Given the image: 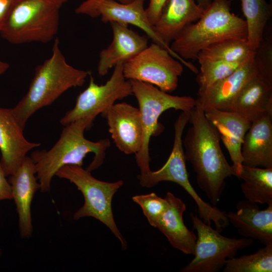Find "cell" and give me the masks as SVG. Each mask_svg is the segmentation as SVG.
<instances>
[{
  "label": "cell",
  "instance_id": "1",
  "mask_svg": "<svg viewBox=\"0 0 272 272\" xmlns=\"http://www.w3.org/2000/svg\"><path fill=\"white\" fill-rule=\"evenodd\" d=\"M189 122L191 125L182 140L184 157L192 167L198 187L215 206L220 200L226 180L236 175L223 152L217 129L196 101Z\"/></svg>",
  "mask_w": 272,
  "mask_h": 272
},
{
  "label": "cell",
  "instance_id": "2",
  "mask_svg": "<svg viewBox=\"0 0 272 272\" xmlns=\"http://www.w3.org/2000/svg\"><path fill=\"white\" fill-rule=\"evenodd\" d=\"M90 71L77 69L69 64L55 38L51 56L38 65L26 95L12 108L24 129L28 119L38 110L51 104L68 89L82 86Z\"/></svg>",
  "mask_w": 272,
  "mask_h": 272
},
{
  "label": "cell",
  "instance_id": "3",
  "mask_svg": "<svg viewBox=\"0 0 272 272\" xmlns=\"http://www.w3.org/2000/svg\"><path fill=\"white\" fill-rule=\"evenodd\" d=\"M60 137L49 150H36L31 155L42 192L48 191L53 177L63 166L76 165L82 166L87 154H94L92 161L86 169L89 171L98 168L104 162L106 150L110 147L108 139L96 142L85 138V122L82 119L64 126Z\"/></svg>",
  "mask_w": 272,
  "mask_h": 272
},
{
  "label": "cell",
  "instance_id": "4",
  "mask_svg": "<svg viewBox=\"0 0 272 272\" xmlns=\"http://www.w3.org/2000/svg\"><path fill=\"white\" fill-rule=\"evenodd\" d=\"M231 0H212L201 17L171 42V50L185 60H196L198 53L212 44L229 39L247 40L246 22L231 12Z\"/></svg>",
  "mask_w": 272,
  "mask_h": 272
},
{
  "label": "cell",
  "instance_id": "5",
  "mask_svg": "<svg viewBox=\"0 0 272 272\" xmlns=\"http://www.w3.org/2000/svg\"><path fill=\"white\" fill-rule=\"evenodd\" d=\"M190 112H183L178 116L174 124V138L171 153L164 165L159 169L151 170L145 174H139L137 178L141 185L152 187L162 181H171L181 186L195 202L198 217L205 223L211 225L213 223L218 230L224 228L228 223L226 213L214 206L205 201L191 184L186 169L182 143V135L189 122Z\"/></svg>",
  "mask_w": 272,
  "mask_h": 272
},
{
  "label": "cell",
  "instance_id": "6",
  "mask_svg": "<svg viewBox=\"0 0 272 272\" xmlns=\"http://www.w3.org/2000/svg\"><path fill=\"white\" fill-rule=\"evenodd\" d=\"M59 9L46 0H17L0 29L1 35L14 44L47 43L58 31Z\"/></svg>",
  "mask_w": 272,
  "mask_h": 272
},
{
  "label": "cell",
  "instance_id": "7",
  "mask_svg": "<svg viewBox=\"0 0 272 272\" xmlns=\"http://www.w3.org/2000/svg\"><path fill=\"white\" fill-rule=\"evenodd\" d=\"M56 176L74 183L84 196V205L74 214V220L93 217L105 225L120 241L125 250L127 244L115 223L112 208V198L123 184L119 180L105 182L94 177L86 169L76 165H66L58 170Z\"/></svg>",
  "mask_w": 272,
  "mask_h": 272
},
{
  "label": "cell",
  "instance_id": "8",
  "mask_svg": "<svg viewBox=\"0 0 272 272\" xmlns=\"http://www.w3.org/2000/svg\"><path fill=\"white\" fill-rule=\"evenodd\" d=\"M133 95L136 98L141 114L143 126V140L140 151L135 154V161L140 174L150 170L149 144L152 136L161 129L158 119L166 110L170 109L190 112L195 106L196 100L189 96H174L164 92L153 85L145 82L129 80Z\"/></svg>",
  "mask_w": 272,
  "mask_h": 272
},
{
  "label": "cell",
  "instance_id": "9",
  "mask_svg": "<svg viewBox=\"0 0 272 272\" xmlns=\"http://www.w3.org/2000/svg\"><path fill=\"white\" fill-rule=\"evenodd\" d=\"M123 65L122 62L117 63L110 78L103 85L97 84L90 74L88 86L78 95L73 108L60 119V123L66 126L82 119L88 130L92 127L96 117L117 100L133 95L131 83L124 77Z\"/></svg>",
  "mask_w": 272,
  "mask_h": 272
},
{
  "label": "cell",
  "instance_id": "10",
  "mask_svg": "<svg viewBox=\"0 0 272 272\" xmlns=\"http://www.w3.org/2000/svg\"><path fill=\"white\" fill-rule=\"evenodd\" d=\"M190 217L197 234L194 257L181 272L218 271L224 267L227 259L253 243L251 238H229L221 235L192 213Z\"/></svg>",
  "mask_w": 272,
  "mask_h": 272
},
{
  "label": "cell",
  "instance_id": "11",
  "mask_svg": "<svg viewBox=\"0 0 272 272\" xmlns=\"http://www.w3.org/2000/svg\"><path fill=\"white\" fill-rule=\"evenodd\" d=\"M182 64L166 49L153 42L123 63V73L128 80L149 83L170 93L178 87Z\"/></svg>",
  "mask_w": 272,
  "mask_h": 272
},
{
  "label": "cell",
  "instance_id": "12",
  "mask_svg": "<svg viewBox=\"0 0 272 272\" xmlns=\"http://www.w3.org/2000/svg\"><path fill=\"white\" fill-rule=\"evenodd\" d=\"M101 115L115 146L121 152L134 155L140 150L143 126L139 109L126 102L115 103Z\"/></svg>",
  "mask_w": 272,
  "mask_h": 272
},
{
  "label": "cell",
  "instance_id": "13",
  "mask_svg": "<svg viewBox=\"0 0 272 272\" xmlns=\"http://www.w3.org/2000/svg\"><path fill=\"white\" fill-rule=\"evenodd\" d=\"M146 0H133L128 3H122L115 0H105L96 7L93 18L101 17L104 23L116 22L133 25L142 29L153 42L166 49L176 59L188 68L192 64L181 58L173 51L158 35L153 25L148 20L144 9Z\"/></svg>",
  "mask_w": 272,
  "mask_h": 272
},
{
  "label": "cell",
  "instance_id": "14",
  "mask_svg": "<svg viewBox=\"0 0 272 272\" xmlns=\"http://www.w3.org/2000/svg\"><path fill=\"white\" fill-rule=\"evenodd\" d=\"M9 176L12 199L14 200L18 215L20 235L23 238H28L33 232L31 203L36 192L40 189L31 158L26 156L18 169Z\"/></svg>",
  "mask_w": 272,
  "mask_h": 272
},
{
  "label": "cell",
  "instance_id": "15",
  "mask_svg": "<svg viewBox=\"0 0 272 272\" xmlns=\"http://www.w3.org/2000/svg\"><path fill=\"white\" fill-rule=\"evenodd\" d=\"M256 75L257 73L253 54L230 75L203 90L198 91L196 101L201 105L204 111L209 109L228 111L242 88Z\"/></svg>",
  "mask_w": 272,
  "mask_h": 272
},
{
  "label": "cell",
  "instance_id": "16",
  "mask_svg": "<svg viewBox=\"0 0 272 272\" xmlns=\"http://www.w3.org/2000/svg\"><path fill=\"white\" fill-rule=\"evenodd\" d=\"M23 129L14 116L12 108L0 107L1 162L7 176L18 169L28 152L41 145L27 141Z\"/></svg>",
  "mask_w": 272,
  "mask_h": 272
},
{
  "label": "cell",
  "instance_id": "17",
  "mask_svg": "<svg viewBox=\"0 0 272 272\" xmlns=\"http://www.w3.org/2000/svg\"><path fill=\"white\" fill-rule=\"evenodd\" d=\"M110 23L113 32L111 44L101 51L97 71L105 76L117 63H124L135 57L148 45V38L128 27V25L116 22Z\"/></svg>",
  "mask_w": 272,
  "mask_h": 272
},
{
  "label": "cell",
  "instance_id": "18",
  "mask_svg": "<svg viewBox=\"0 0 272 272\" xmlns=\"http://www.w3.org/2000/svg\"><path fill=\"white\" fill-rule=\"evenodd\" d=\"M205 114L217 129L228 151L236 177L239 178L243 166L241 146L251 122L232 111L209 109Z\"/></svg>",
  "mask_w": 272,
  "mask_h": 272
},
{
  "label": "cell",
  "instance_id": "19",
  "mask_svg": "<svg viewBox=\"0 0 272 272\" xmlns=\"http://www.w3.org/2000/svg\"><path fill=\"white\" fill-rule=\"evenodd\" d=\"M229 223L243 237L258 240L264 246L272 244V203L260 210L255 202H238L235 212H229Z\"/></svg>",
  "mask_w": 272,
  "mask_h": 272
},
{
  "label": "cell",
  "instance_id": "20",
  "mask_svg": "<svg viewBox=\"0 0 272 272\" xmlns=\"http://www.w3.org/2000/svg\"><path fill=\"white\" fill-rule=\"evenodd\" d=\"M165 197L168 203L167 208L154 227L166 236L172 247L185 254L193 255L197 236L184 223L186 205L170 192H167Z\"/></svg>",
  "mask_w": 272,
  "mask_h": 272
},
{
  "label": "cell",
  "instance_id": "21",
  "mask_svg": "<svg viewBox=\"0 0 272 272\" xmlns=\"http://www.w3.org/2000/svg\"><path fill=\"white\" fill-rule=\"evenodd\" d=\"M241 156L244 165L272 168V116L251 123L241 146Z\"/></svg>",
  "mask_w": 272,
  "mask_h": 272
},
{
  "label": "cell",
  "instance_id": "22",
  "mask_svg": "<svg viewBox=\"0 0 272 272\" xmlns=\"http://www.w3.org/2000/svg\"><path fill=\"white\" fill-rule=\"evenodd\" d=\"M228 111L234 112L251 123L272 116V86L254 76L242 88Z\"/></svg>",
  "mask_w": 272,
  "mask_h": 272
},
{
  "label": "cell",
  "instance_id": "23",
  "mask_svg": "<svg viewBox=\"0 0 272 272\" xmlns=\"http://www.w3.org/2000/svg\"><path fill=\"white\" fill-rule=\"evenodd\" d=\"M204 10L196 0H168L154 25L155 31L169 45L184 28L201 17Z\"/></svg>",
  "mask_w": 272,
  "mask_h": 272
},
{
  "label": "cell",
  "instance_id": "24",
  "mask_svg": "<svg viewBox=\"0 0 272 272\" xmlns=\"http://www.w3.org/2000/svg\"><path fill=\"white\" fill-rule=\"evenodd\" d=\"M239 178L243 181L240 187L247 200L267 205L272 203V168L243 165Z\"/></svg>",
  "mask_w": 272,
  "mask_h": 272
},
{
  "label": "cell",
  "instance_id": "25",
  "mask_svg": "<svg viewBox=\"0 0 272 272\" xmlns=\"http://www.w3.org/2000/svg\"><path fill=\"white\" fill-rule=\"evenodd\" d=\"M247 30V41L254 51L262 39L272 14L271 4L265 0H240Z\"/></svg>",
  "mask_w": 272,
  "mask_h": 272
},
{
  "label": "cell",
  "instance_id": "26",
  "mask_svg": "<svg viewBox=\"0 0 272 272\" xmlns=\"http://www.w3.org/2000/svg\"><path fill=\"white\" fill-rule=\"evenodd\" d=\"M252 50L246 39H229L211 44L200 51L196 60H222L238 62L252 56Z\"/></svg>",
  "mask_w": 272,
  "mask_h": 272
},
{
  "label": "cell",
  "instance_id": "27",
  "mask_svg": "<svg viewBox=\"0 0 272 272\" xmlns=\"http://www.w3.org/2000/svg\"><path fill=\"white\" fill-rule=\"evenodd\" d=\"M223 272H271L272 244L259 248L256 252L227 260Z\"/></svg>",
  "mask_w": 272,
  "mask_h": 272
},
{
  "label": "cell",
  "instance_id": "28",
  "mask_svg": "<svg viewBox=\"0 0 272 272\" xmlns=\"http://www.w3.org/2000/svg\"><path fill=\"white\" fill-rule=\"evenodd\" d=\"M248 59L234 62L222 60H198L200 69L196 78L198 86V91H202L215 82L230 75Z\"/></svg>",
  "mask_w": 272,
  "mask_h": 272
},
{
  "label": "cell",
  "instance_id": "29",
  "mask_svg": "<svg viewBox=\"0 0 272 272\" xmlns=\"http://www.w3.org/2000/svg\"><path fill=\"white\" fill-rule=\"evenodd\" d=\"M253 60L257 76L272 86V33L269 25L266 27L262 40L254 50Z\"/></svg>",
  "mask_w": 272,
  "mask_h": 272
},
{
  "label": "cell",
  "instance_id": "30",
  "mask_svg": "<svg viewBox=\"0 0 272 272\" xmlns=\"http://www.w3.org/2000/svg\"><path fill=\"white\" fill-rule=\"evenodd\" d=\"M132 199L140 206L148 222L154 227L168 205L165 197L162 198L154 192L134 195Z\"/></svg>",
  "mask_w": 272,
  "mask_h": 272
},
{
  "label": "cell",
  "instance_id": "31",
  "mask_svg": "<svg viewBox=\"0 0 272 272\" xmlns=\"http://www.w3.org/2000/svg\"><path fill=\"white\" fill-rule=\"evenodd\" d=\"M168 0H149L146 12L150 22L154 25L157 21L162 9Z\"/></svg>",
  "mask_w": 272,
  "mask_h": 272
},
{
  "label": "cell",
  "instance_id": "32",
  "mask_svg": "<svg viewBox=\"0 0 272 272\" xmlns=\"http://www.w3.org/2000/svg\"><path fill=\"white\" fill-rule=\"evenodd\" d=\"M105 0H86L81 3L75 10L78 14H84L93 18L97 6ZM122 3H128L133 0H115Z\"/></svg>",
  "mask_w": 272,
  "mask_h": 272
},
{
  "label": "cell",
  "instance_id": "33",
  "mask_svg": "<svg viewBox=\"0 0 272 272\" xmlns=\"http://www.w3.org/2000/svg\"><path fill=\"white\" fill-rule=\"evenodd\" d=\"M6 177L2 166L0 153V201L13 198L11 186Z\"/></svg>",
  "mask_w": 272,
  "mask_h": 272
},
{
  "label": "cell",
  "instance_id": "34",
  "mask_svg": "<svg viewBox=\"0 0 272 272\" xmlns=\"http://www.w3.org/2000/svg\"><path fill=\"white\" fill-rule=\"evenodd\" d=\"M17 0H0V29Z\"/></svg>",
  "mask_w": 272,
  "mask_h": 272
},
{
  "label": "cell",
  "instance_id": "35",
  "mask_svg": "<svg viewBox=\"0 0 272 272\" xmlns=\"http://www.w3.org/2000/svg\"><path fill=\"white\" fill-rule=\"evenodd\" d=\"M198 5L203 10H205L206 8L211 4L212 0H196Z\"/></svg>",
  "mask_w": 272,
  "mask_h": 272
},
{
  "label": "cell",
  "instance_id": "36",
  "mask_svg": "<svg viewBox=\"0 0 272 272\" xmlns=\"http://www.w3.org/2000/svg\"><path fill=\"white\" fill-rule=\"evenodd\" d=\"M9 67L8 63L0 60V76L5 73Z\"/></svg>",
  "mask_w": 272,
  "mask_h": 272
},
{
  "label": "cell",
  "instance_id": "37",
  "mask_svg": "<svg viewBox=\"0 0 272 272\" xmlns=\"http://www.w3.org/2000/svg\"><path fill=\"white\" fill-rule=\"evenodd\" d=\"M55 5L57 6L59 8L62 7L64 4H65L69 0H46Z\"/></svg>",
  "mask_w": 272,
  "mask_h": 272
},
{
  "label": "cell",
  "instance_id": "38",
  "mask_svg": "<svg viewBox=\"0 0 272 272\" xmlns=\"http://www.w3.org/2000/svg\"><path fill=\"white\" fill-rule=\"evenodd\" d=\"M1 254H2V250H1V249L0 248V257H1Z\"/></svg>",
  "mask_w": 272,
  "mask_h": 272
}]
</instances>
